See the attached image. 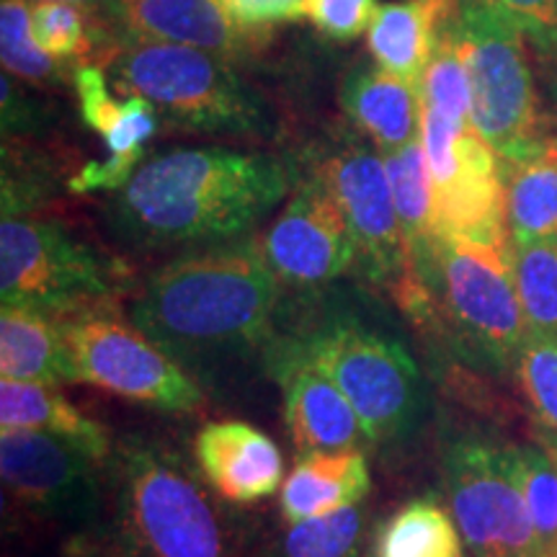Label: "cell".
<instances>
[{
  "instance_id": "cell-1",
  "label": "cell",
  "mask_w": 557,
  "mask_h": 557,
  "mask_svg": "<svg viewBox=\"0 0 557 557\" xmlns=\"http://www.w3.org/2000/svg\"><path fill=\"white\" fill-rule=\"evenodd\" d=\"M289 184L287 163L269 152L176 148L139 165L114 214L139 243L233 240L267 218Z\"/></svg>"
},
{
  "instance_id": "cell-2",
  "label": "cell",
  "mask_w": 557,
  "mask_h": 557,
  "mask_svg": "<svg viewBox=\"0 0 557 557\" xmlns=\"http://www.w3.org/2000/svg\"><path fill=\"white\" fill-rule=\"evenodd\" d=\"M276 302L261 243L246 240L165 263L137 295L132 323L189 369L267 341Z\"/></svg>"
},
{
  "instance_id": "cell-3",
  "label": "cell",
  "mask_w": 557,
  "mask_h": 557,
  "mask_svg": "<svg viewBox=\"0 0 557 557\" xmlns=\"http://www.w3.org/2000/svg\"><path fill=\"white\" fill-rule=\"evenodd\" d=\"M116 88L143 96L171 127L205 135H267L263 96L227 58L176 45L135 41L111 62Z\"/></svg>"
},
{
  "instance_id": "cell-4",
  "label": "cell",
  "mask_w": 557,
  "mask_h": 557,
  "mask_svg": "<svg viewBox=\"0 0 557 557\" xmlns=\"http://www.w3.org/2000/svg\"><path fill=\"white\" fill-rule=\"evenodd\" d=\"M451 29L470 75L472 127L500 163L532 156L549 135L521 26L487 0H459Z\"/></svg>"
},
{
  "instance_id": "cell-5",
  "label": "cell",
  "mask_w": 557,
  "mask_h": 557,
  "mask_svg": "<svg viewBox=\"0 0 557 557\" xmlns=\"http://www.w3.org/2000/svg\"><path fill=\"white\" fill-rule=\"evenodd\" d=\"M292 346L336 382L364 423L369 444H393L421 421V374L410 354L385 333L336 318Z\"/></svg>"
},
{
  "instance_id": "cell-6",
  "label": "cell",
  "mask_w": 557,
  "mask_h": 557,
  "mask_svg": "<svg viewBox=\"0 0 557 557\" xmlns=\"http://www.w3.org/2000/svg\"><path fill=\"white\" fill-rule=\"evenodd\" d=\"M120 517L145 557H227L218 511L176 455L127 442L120 451Z\"/></svg>"
},
{
  "instance_id": "cell-7",
  "label": "cell",
  "mask_w": 557,
  "mask_h": 557,
  "mask_svg": "<svg viewBox=\"0 0 557 557\" xmlns=\"http://www.w3.org/2000/svg\"><path fill=\"white\" fill-rule=\"evenodd\" d=\"M511 250L513 246L436 235L431 284L465 348L496 372L517 374L529 329L513 282Z\"/></svg>"
},
{
  "instance_id": "cell-8",
  "label": "cell",
  "mask_w": 557,
  "mask_h": 557,
  "mask_svg": "<svg viewBox=\"0 0 557 557\" xmlns=\"http://www.w3.org/2000/svg\"><path fill=\"white\" fill-rule=\"evenodd\" d=\"M60 320L75 382L165 413H197L205 408V389L189 369L135 323H124L109 308Z\"/></svg>"
},
{
  "instance_id": "cell-9",
  "label": "cell",
  "mask_w": 557,
  "mask_h": 557,
  "mask_svg": "<svg viewBox=\"0 0 557 557\" xmlns=\"http://www.w3.org/2000/svg\"><path fill=\"white\" fill-rule=\"evenodd\" d=\"M116 278L111 263L65 225L39 218H3L0 225V297L65 318L107 308Z\"/></svg>"
},
{
  "instance_id": "cell-10",
  "label": "cell",
  "mask_w": 557,
  "mask_h": 557,
  "mask_svg": "<svg viewBox=\"0 0 557 557\" xmlns=\"http://www.w3.org/2000/svg\"><path fill=\"white\" fill-rule=\"evenodd\" d=\"M449 511L472 557H542L521 491L506 462V444L485 434L451 438L444 451Z\"/></svg>"
},
{
  "instance_id": "cell-11",
  "label": "cell",
  "mask_w": 557,
  "mask_h": 557,
  "mask_svg": "<svg viewBox=\"0 0 557 557\" xmlns=\"http://www.w3.org/2000/svg\"><path fill=\"white\" fill-rule=\"evenodd\" d=\"M101 465L39 431H0V472L13 500L34 513L83 527L101 508Z\"/></svg>"
},
{
  "instance_id": "cell-12",
  "label": "cell",
  "mask_w": 557,
  "mask_h": 557,
  "mask_svg": "<svg viewBox=\"0 0 557 557\" xmlns=\"http://www.w3.org/2000/svg\"><path fill=\"white\" fill-rule=\"evenodd\" d=\"M261 248L278 282L292 287H320L359 263L344 209L320 176L297 184Z\"/></svg>"
},
{
  "instance_id": "cell-13",
  "label": "cell",
  "mask_w": 557,
  "mask_h": 557,
  "mask_svg": "<svg viewBox=\"0 0 557 557\" xmlns=\"http://www.w3.org/2000/svg\"><path fill=\"white\" fill-rule=\"evenodd\" d=\"M318 176L344 209L364 274L374 282L398 287L410 269V256L385 160L367 148H346L325 160Z\"/></svg>"
},
{
  "instance_id": "cell-14",
  "label": "cell",
  "mask_w": 557,
  "mask_h": 557,
  "mask_svg": "<svg viewBox=\"0 0 557 557\" xmlns=\"http://www.w3.org/2000/svg\"><path fill=\"white\" fill-rule=\"evenodd\" d=\"M269 369L282 387L284 423L299 457L361 449L369 442L364 423L336 382L305 359L292 341L271 346Z\"/></svg>"
},
{
  "instance_id": "cell-15",
  "label": "cell",
  "mask_w": 557,
  "mask_h": 557,
  "mask_svg": "<svg viewBox=\"0 0 557 557\" xmlns=\"http://www.w3.org/2000/svg\"><path fill=\"white\" fill-rule=\"evenodd\" d=\"M457 235L493 246H513L506 225L504 169L496 150L465 129L457 139V165L447 184L434 189V238Z\"/></svg>"
},
{
  "instance_id": "cell-16",
  "label": "cell",
  "mask_w": 557,
  "mask_h": 557,
  "mask_svg": "<svg viewBox=\"0 0 557 557\" xmlns=\"http://www.w3.org/2000/svg\"><path fill=\"white\" fill-rule=\"evenodd\" d=\"M197 468L227 504H259L284 485V459L267 431L246 421L207 423L194 442Z\"/></svg>"
},
{
  "instance_id": "cell-17",
  "label": "cell",
  "mask_w": 557,
  "mask_h": 557,
  "mask_svg": "<svg viewBox=\"0 0 557 557\" xmlns=\"http://www.w3.org/2000/svg\"><path fill=\"white\" fill-rule=\"evenodd\" d=\"M114 24L135 41L194 47L238 58L259 45V34L240 29L220 0H122Z\"/></svg>"
},
{
  "instance_id": "cell-18",
  "label": "cell",
  "mask_w": 557,
  "mask_h": 557,
  "mask_svg": "<svg viewBox=\"0 0 557 557\" xmlns=\"http://www.w3.org/2000/svg\"><path fill=\"white\" fill-rule=\"evenodd\" d=\"M459 0H406L382 3L367 32V47L377 67L398 75L418 90L423 70L447 29Z\"/></svg>"
},
{
  "instance_id": "cell-19",
  "label": "cell",
  "mask_w": 557,
  "mask_h": 557,
  "mask_svg": "<svg viewBox=\"0 0 557 557\" xmlns=\"http://www.w3.org/2000/svg\"><path fill=\"white\" fill-rule=\"evenodd\" d=\"M372 478L361 449L320 451L299 457L295 470L282 485V517L287 524L325 517L367 498Z\"/></svg>"
},
{
  "instance_id": "cell-20",
  "label": "cell",
  "mask_w": 557,
  "mask_h": 557,
  "mask_svg": "<svg viewBox=\"0 0 557 557\" xmlns=\"http://www.w3.org/2000/svg\"><path fill=\"white\" fill-rule=\"evenodd\" d=\"M0 374L3 380L47 387L75 382L62 320L45 310L3 305L0 310Z\"/></svg>"
},
{
  "instance_id": "cell-21",
  "label": "cell",
  "mask_w": 557,
  "mask_h": 557,
  "mask_svg": "<svg viewBox=\"0 0 557 557\" xmlns=\"http://www.w3.org/2000/svg\"><path fill=\"white\" fill-rule=\"evenodd\" d=\"M341 107L380 152L398 150L421 132L418 90L382 67L354 70L341 88Z\"/></svg>"
},
{
  "instance_id": "cell-22",
  "label": "cell",
  "mask_w": 557,
  "mask_h": 557,
  "mask_svg": "<svg viewBox=\"0 0 557 557\" xmlns=\"http://www.w3.org/2000/svg\"><path fill=\"white\" fill-rule=\"evenodd\" d=\"M0 431H39L58 436L99 462H107L111 455L107 429L75 408L58 387L0 382Z\"/></svg>"
},
{
  "instance_id": "cell-23",
  "label": "cell",
  "mask_w": 557,
  "mask_h": 557,
  "mask_svg": "<svg viewBox=\"0 0 557 557\" xmlns=\"http://www.w3.org/2000/svg\"><path fill=\"white\" fill-rule=\"evenodd\" d=\"M73 81L83 122L94 132H99L109 156L139 163L143 148L160 129V114L156 107L135 94L124 96V101L111 99L107 75L94 62L81 65Z\"/></svg>"
},
{
  "instance_id": "cell-24",
  "label": "cell",
  "mask_w": 557,
  "mask_h": 557,
  "mask_svg": "<svg viewBox=\"0 0 557 557\" xmlns=\"http://www.w3.org/2000/svg\"><path fill=\"white\" fill-rule=\"evenodd\" d=\"M500 169L513 246L557 238V137H547L532 156L500 163Z\"/></svg>"
},
{
  "instance_id": "cell-25",
  "label": "cell",
  "mask_w": 557,
  "mask_h": 557,
  "mask_svg": "<svg viewBox=\"0 0 557 557\" xmlns=\"http://www.w3.org/2000/svg\"><path fill=\"white\" fill-rule=\"evenodd\" d=\"M382 160L406 235L410 269H421L431 261V243H434V178L421 135L398 150L382 152Z\"/></svg>"
},
{
  "instance_id": "cell-26",
  "label": "cell",
  "mask_w": 557,
  "mask_h": 557,
  "mask_svg": "<svg viewBox=\"0 0 557 557\" xmlns=\"http://www.w3.org/2000/svg\"><path fill=\"white\" fill-rule=\"evenodd\" d=\"M372 557H465L462 534L442 504L416 498L380 527Z\"/></svg>"
},
{
  "instance_id": "cell-27",
  "label": "cell",
  "mask_w": 557,
  "mask_h": 557,
  "mask_svg": "<svg viewBox=\"0 0 557 557\" xmlns=\"http://www.w3.org/2000/svg\"><path fill=\"white\" fill-rule=\"evenodd\" d=\"M506 462L537 532L542 557H557V462L540 444H506Z\"/></svg>"
},
{
  "instance_id": "cell-28",
  "label": "cell",
  "mask_w": 557,
  "mask_h": 557,
  "mask_svg": "<svg viewBox=\"0 0 557 557\" xmlns=\"http://www.w3.org/2000/svg\"><path fill=\"white\" fill-rule=\"evenodd\" d=\"M511 261L527 329L557 338V238L517 243Z\"/></svg>"
},
{
  "instance_id": "cell-29",
  "label": "cell",
  "mask_w": 557,
  "mask_h": 557,
  "mask_svg": "<svg viewBox=\"0 0 557 557\" xmlns=\"http://www.w3.org/2000/svg\"><path fill=\"white\" fill-rule=\"evenodd\" d=\"M32 37L54 62H83L96 54L101 21L96 13L62 0H39L32 5Z\"/></svg>"
},
{
  "instance_id": "cell-30",
  "label": "cell",
  "mask_w": 557,
  "mask_h": 557,
  "mask_svg": "<svg viewBox=\"0 0 557 557\" xmlns=\"http://www.w3.org/2000/svg\"><path fill=\"white\" fill-rule=\"evenodd\" d=\"M418 99H421V107L447 116L449 122L472 124L470 75L462 47L451 29V18L418 81Z\"/></svg>"
},
{
  "instance_id": "cell-31",
  "label": "cell",
  "mask_w": 557,
  "mask_h": 557,
  "mask_svg": "<svg viewBox=\"0 0 557 557\" xmlns=\"http://www.w3.org/2000/svg\"><path fill=\"white\" fill-rule=\"evenodd\" d=\"M364 537V511L346 506L325 517L289 524L282 542V557H359Z\"/></svg>"
},
{
  "instance_id": "cell-32",
  "label": "cell",
  "mask_w": 557,
  "mask_h": 557,
  "mask_svg": "<svg viewBox=\"0 0 557 557\" xmlns=\"http://www.w3.org/2000/svg\"><path fill=\"white\" fill-rule=\"evenodd\" d=\"M32 5L26 0L0 3V54L3 70L26 83H60V62L47 58L32 37Z\"/></svg>"
},
{
  "instance_id": "cell-33",
  "label": "cell",
  "mask_w": 557,
  "mask_h": 557,
  "mask_svg": "<svg viewBox=\"0 0 557 557\" xmlns=\"http://www.w3.org/2000/svg\"><path fill=\"white\" fill-rule=\"evenodd\" d=\"M517 380L524 389L534 426L557 434V338L527 333L517 361Z\"/></svg>"
},
{
  "instance_id": "cell-34",
  "label": "cell",
  "mask_w": 557,
  "mask_h": 557,
  "mask_svg": "<svg viewBox=\"0 0 557 557\" xmlns=\"http://www.w3.org/2000/svg\"><path fill=\"white\" fill-rule=\"evenodd\" d=\"M377 0H308L302 18L333 41H354L369 32Z\"/></svg>"
},
{
  "instance_id": "cell-35",
  "label": "cell",
  "mask_w": 557,
  "mask_h": 557,
  "mask_svg": "<svg viewBox=\"0 0 557 557\" xmlns=\"http://www.w3.org/2000/svg\"><path fill=\"white\" fill-rule=\"evenodd\" d=\"M308 0H220L227 16L250 34L269 37V29L284 21L302 18Z\"/></svg>"
},
{
  "instance_id": "cell-36",
  "label": "cell",
  "mask_w": 557,
  "mask_h": 557,
  "mask_svg": "<svg viewBox=\"0 0 557 557\" xmlns=\"http://www.w3.org/2000/svg\"><path fill=\"white\" fill-rule=\"evenodd\" d=\"M511 16L542 50H557V0H487Z\"/></svg>"
},
{
  "instance_id": "cell-37",
  "label": "cell",
  "mask_w": 557,
  "mask_h": 557,
  "mask_svg": "<svg viewBox=\"0 0 557 557\" xmlns=\"http://www.w3.org/2000/svg\"><path fill=\"white\" fill-rule=\"evenodd\" d=\"M34 3H39V0H34ZM62 3H75V5H81V9L96 13L99 18L114 21L122 0H62Z\"/></svg>"
},
{
  "instance_id": "cell-38",
  "label": "cell",
  "mask_w": 557,
  "mask_h": 557,
  "mask_svg": "<svg viewBox=\"0 0 557 557\" xmlns=\"http://www.w3.org/2000/svg\"><path fill=\"white\" fill-rule=\"evenodd\" d=\"M534 442H537L540 447L545 449L547 455L557 462V434H553V431H547L542 426H534Z\"/></svg>"
},
{
  "instance_id": "cell-39",
  "label": "cell",
  "mask_w": 557,
  "mask_h": 557,
  "mask_svg": "<svg viewBox=\"0 0 557 557\" xmlns=\"http://www.w3.org/2000/svg\"><path fill=\"white\" fill-rule=\"evenodd\" d=\"M553 94H555V109H557V73H555V83H553Z\"/></svg>"
}]
</instances>
